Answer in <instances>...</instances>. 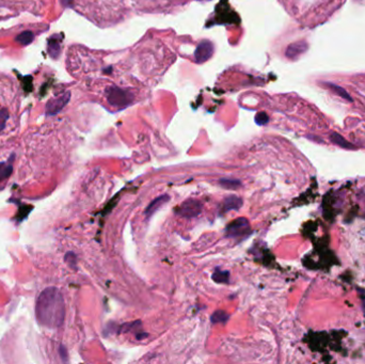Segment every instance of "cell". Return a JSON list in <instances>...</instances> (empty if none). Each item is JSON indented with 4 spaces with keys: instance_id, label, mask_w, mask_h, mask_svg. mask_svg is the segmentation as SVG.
<instances>
[{
    "instance_id": "1",
    "label": "cell",
    "mask_w": 365,
    "mask_h": 364,
    "mask_svg": "<svg viewBox=\"0 0 365 364\" xmlns=\"http://www.w3.org/2000/svg\"><path fill=\"white\" fill-rule=\"evenodd\" d=\"M37 322L47 328H58L64 322L65 303L56 288H47L38 295L36 306Z\"/></svg>"
},
{
    "instance_id": "2",
    "label": "cell",
    "mask_w": 365,
    "mask_h": 364,
    "mask_svg": "<svg viewBox=\"0 0 365 364\" xmlns=\"http://www.w3.org/2000/svg\"><path fill=\"white\" fill-rule=\"evenodd\" d=\"M250 222L246 218H237L232 221L225 230V236L229 238H236V237H242L250 233Z\"/></svg>"
},
{
    "instance_id": "3",
    "label": "cell",
    "mask_w": 365,
    "mask_h": 364,
    "mask_svg": "<svg viewBox=\"0 0 365 364\" xmlns=\"http://www.w3.org/2000/svg\"><path fill=\"white\" fill-rule=\"evenodd\" d=\"M107 101L110 105L115 107H125L132 102V97L130 93L120 89V88H112L107 91Z\"/></svg>"
},
{
    "instance_id": "4",
    "label": "cell",
    "mask_w": 365,
    "mask_h": 364,
    "mask_svg": "<svg viewBox=\"0 0 365 364\" xmlns=\"http://www.w3.org/2000/svg\"><path fill=\"white\" fill-rule=\"evenodd\" d=\"M202 208L203 205L201 201L197 200V199H188V200L181 204L176 213L184 218H193L201 214Z\"/></svg>"
},
{
    "instance_id": "5",
    "label": "cell",
    "mask_w": 365,
    "mask_h": 364,
    "mask_svg": "<svg viewBox=\"0 0 365 364\" xmlns=\"http://www.w3.org/2000/svg\"><path fill=\"white\" fill-rule=\"evenodd\" d=\"M70 98H71V93L68 92L59 97L51 99V101H49L46 105V114L55 115L58 112H60L61 110L65 107V105L69 103Z\"/></svg>"
},
{
    "instance_id": "6",
    "label": "cell",
    "mask_w": 365,
    "mask_h": 364,
    "mask_svg": "<svg viewBox=\"0 0 365 364\" xmlns=\"http://www.w3.org/2000/svg\"><path fill=\"white\" fill-rule=\"evenodd\" d=\"M214 54V45L209 41H202L199 44L196 52L195 58L198 63H204L211 58Z\"/></svg>"
},
{
    "instance_id": "7",
    "label": "cell",
    "mask_w": 365,
    "mask_h": 364,
    "mask_svg": "<svg viewBox=\"0 0 365 364\" xmlns=\"http://www.w3.org/2000/svg\"><path fill=\"white\" fill-rule=\"evenodd\" d=\"M61 40H62V36H59V35H54L51 38H48L47 51H48L49 56H51L53 59H57L60 56Z\"/></svg>"
},
{
    "instance_id": "8",
    "label": "cell",
    "mask_w": 365,
    "mask_h": 364,
    "mask_svg": "<svg viewBox=\"0 0 365 364\" xmlns=\"http://www.w3.org/2000/svg\"><path fill=\"white\" fill-rule=\"evenodd\" d=\"M169 200H170V197L168 195H163V196L157 197L156 199H154L150 205H148L146 209V217L150 218L152 215L156 213L160 207H163L164 204H167Z\"/></svg>"
},
{
    "instance_id": "9",
    "label": "cell",
    "mask_w": 365,
    "mask_h": 364,
    "mask_svg": "<svg viewBox=\"0 0 365 364\" xmlns=\"http://www.w3.org/2000/svg\"><path fill=\"white\" fill-rule=\"evenodd\" d=\"M242 205V200L240 198L236 197V196H229L224 199V201L222 203V207H221V211L223 213L230 212V211H237L239 209Z\"/></svg>"
},
{
    "instance_id": "10",
    "label": "cell",
    "mask_w": 365,
    "mask_h": 364,
    "mask_svg": "<svg viewBox=\"0 0 365 364\" xmlns=\"http://www.w3.org/2000/svg\"><path fill=\"white\" fill-rule=\"evenodd\" d=\"M307 49V45L306 43H302V42H299V43H294L292 44V45H290L289 47H287V51H286V56L289 58H292V59H295L297 58L299 55H301L304 51Z\"/></svg>"
},
{
    "instance_id": "11",
    "label": "cell",
    "mask_w": 365,
    "mask_h": 364,
    "mask_svg": "<svg viewBox=\"0 0 365 364\" xmlns=\"http://www.w3.org/2000/svg\"><path fill=\"white\" fill-rule=\"evenodd\" d=\"M219 184L222 188L229 190H236L241 187V182L235 179H221L219 181Z\"/></svg>"
},
{
    "instance_id": "12",
    "label": "cell",
    "mask_w": 365,
    "mask_h": 364,
    "mask_svg": "<svg viewBox=\"0 0 365 364\" xmlns=\"http://www.w3.org/2000/svg\"><path fill=\"white\" fill-rule=\"evenodd\" d=\"M13 172L12 164L8 162H0V182L9 179Z\"/></svg>"
},
{
    "instance_id": "13",
    "label": "cell",
    "mask_w": 365,
    "mask_h": 364,
    "mask_svg": "<svg viewBox=\"0 0 365 364\" xmlns=\"http://www.w3.org/2000/svg\"><path fill=\"white\" fill-rule=\"evenodd\" d=\"M33 38H35V35L31 31H24L16 36L15 41L21 44V45H29L33 41Z\"/></svg>"
},
{
    "instance_id": "14",
    "label": "cell",
    "mask_w": 365,
    "mask_h": 364,
    "mask_svg": "<svg viewBox=\"0 0 365 364\" xmlns=\"http://www.w3.org/2000/svg\"><path fill=\"white\" fill-rule=\"evenodd\" d=\"M212 278L217 283H228L230 279V273L226 272V270H216Z\"/></svg>"
},
{
    "instance_id": "15",
    "label": "cell",
    "mask_w": 365,
    "mask_h": 364,
    "mask_svg": "<svg viewBox=\"0 0 365 364\" xmlns=\"http://www.w3.org/2000/svg\"><path fill=\"white\" fill-rule=\"evenodd\" d=\"M229 318H230V315H229L228 313L224 312V311L219 310V311H216L213 314L212 317H211V321H212L213 324H219V323H223L224 324V323H226V322L229 321Z\"/></svg>"
},
{
    "instance_id": "16",
    "label": "cell",
    "mask_w": 365,
    "mask_h": 364,
    "mask_svg": "<svg viewBox=\"0 0 365 364\" xmlns=\"http://www.w3.org/2000/svg\"><path fill=\"white\" fill-rule=\"evenodd\" d=\"M331 139H332V141L335 143V145L340 146L344 147V148H355V147H353L350 145L349 142H347L346 140L343 139V138L340 135H337V134H333L332 137H331Z\"/></svg>"
},
{
    "instance_id": "17",
    "label": "cell",
    "mask_w": 365,
    "mask_h": 364,
    "mask_svg": "<svg viewBox=\"0 0 365 364\" xmlns=\"http://www.w3.org/2000/svg\"><path fill=\"white\" fill-rule=\"evenodd\" d=\"M9 119V112L5 108H0V132L5 127V123Z\"/></svg>"
},
{
    "instance_id": "18",
    "label": "cell",
    "mask_w": 365,
    "mask_h": 364,
    "mask_svg": "<svg viewBox=\"0 0 365 364\" xmlns=\"http://www.w3.org/2000/svg\"><path fill=\"white\" fill-rule=\"evenodd\" d=\"M256 122L257 125H265L268 123V115L265 112H258L256 115Z\"/></svg>"
},
{
    "instance_id": "19",
    "label": "cell",
    "mask_w": 365,
    "mask_h": 364,
    "mask_svg": "<svg viewBox=\"0 0 365 364\" xmlns=\"http://www.w3.org/2000/svg\"><path fill=\"white\" fill-rule=\"evenodd\" d=\"M65 261H68V263L70 264L71 267L75 268V264H76V255H74L73 252H69L68 255H65Z\"/></svg>"
}]
</instances>
